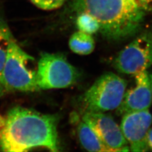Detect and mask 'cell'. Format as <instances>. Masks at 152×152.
<instances>
[{"instance_id": "obj_1", "label": "cell", "mask_w": 152, "mask_h": 152, "mask_svg": "<svg viewBox=\"0 0 152 152\" xmlns=\"http://www.w3.org/2000/svg\"><path fill=\"white\" fill-rule=\"evenodd\" d=\"M58 114H43L32 109L15 107L0 115V151L27 152L44 147L59 151Z\"/></svg>"}, {"instance_id": "obj_2", "label": "cell", "mask_w": 152, "mask_h": 152, "mask_svg": "<svg viewBox=\"0 0 152 152\" xmlns=\"http://www.w3.org/2000/svg\"><path fill=\"white\" fill-rule=\"evenodd\" d=\"M74 4L78 13L85 12L95 18L102 35L114 41L139 32L145 15L135 0H75Z\"/></svg>"}, {"instance_id": "obj_3", "label": "cell", "mask_w": 152, "mask_h": 152, "mask_svg": "<svg viewBox=\"0 0 152 152\" xmlns=\"http://www.w3.org/2000/svg\"><path fill=\"white\" fill-rule=\"evenodd\" d=\"M34 58L28 54L16 43L10 45L1 78L4 93L33 92L39 90L37 84V69Z\"/></svg>"}, {"instance_id": "obj_4", "label": "cell", "mask_w": 152, "mask_h": 152, "mask_svg": "<svg viewBox=\"0 0 152 152\" xmlns=\"http://www.w3.org/2000/svg\"><path fill=\"white\" fill-rule=\"evenodd\" d=\"M126 86L125 80L112 72L102 75L80 98L84 113L116 109L123 99Z\"/></svg>"}, {"instance_id": "obj_5", "label": "cell", "mask_w": 152, "mask_h": 152, "mask_svg": "<svg viewBox=\"0 0 152 152\" xmlns=\"http://www.w3.org/2000/svg\"><path fill=\"white\" fill-rule=\"evenodd\" d=\"M80 73L64 55L42 53L37 68L39 89L49 90L70 87L79 80Z\"/></svg>"}, {"instance_id": "obj_6", "label": "cell", "mask_w": 152, "mask_h": 152, "mask_svg": "<svg viewBox=\"0 0 152 152\" xmlns=\"http://www.w3.org/2000/svg\"><path fill=\"white\" fill-rule=\"evenodd\" d=\"M113 64L120 73L135 75L152 65V32L141 33L115 57Z\"/></svg>"}, {"instance_id": "obj_7", "label": "cell", "mask_w": 152, "mask_h": 152, "mask_svg": "<svg viewBox=\"0 0 152 152\" xmlns=\"http://www.w3.org/2000/svg\"><path fill=\"white\" fill-rule=\"evenodd\" d=\"M82 120L111 152L130 151L120 126L110 115L104 112H86L83 113Z\"/></svg>"}, {"instance_id": "obj_8", "label": "cell", "mask_w": 152, "mask_h": 152, "mask_svg": "<svg viewBox=\"0 0 152 152\" xmlns=\"http://www.w3.org/2000/svg\"><path fill=\"white\" fill-rule=\"evenodd\" d=\"M152 124V115L149 110L123 115L120 127L131 151H149L147 136Z\"/></svg>"}, {"instance_id": "obj_9", "label": "cell", "mask_w": 152, "mask_h": 152, "mask_svg": "<svg viewBox=\"0 0 152 152\" xmlns=\"http://www.w3.org/2000/svg\"><path fill=\"white\" fill-rule=\"evenodd\" d=\"M136 86L126 91L116 113L123 115L127 113L149 110L152 96L149 73L143 71L134 75Z\"/></svg>"}, {"instance_id": "obj_10", "label": "cell", "mask_w": 152, "mask_h": 152, "mask_svg": "<svg viewBox=\"0 0 152 152\" xmlns=\"http://www.w3.org/2000/svg\"><path fill=\"white\" fill-rule=\"evenodd\" d=\"M77 134L82 146L88 151L111 152L98 137L92 129L83 121L78 125Z\"/></svg>"}, {"instance_id": "obj_11", "label": "cell", "mask_w": 152, "mask_h": 152, "mask_svg": "<svg viewBox=\"0 0 152 152\" xmlns=\"http://www.w3.org/2000/svg\"><path fill=\"white\" fill-rule=\"evenodd\" d=\"M69 46L72 52L80 55L92 53L95 48V42L91 34L77 31L72 34L69 40Z\"/></svg>"}, {"instance_id": "obj_12", "label": "cell", "mask_w": 152, "mask_h": 152, "mask_svg": "<svg viewBox=\"0 0 152 152\" xmlns=\"http://www.w3.org/2000/svg\"><path fill=\"white\" fill-rule=\"evenodd\" d=\"M15 40L7 22L0 12V90L5 94L1 86V78L5 63L8 49L12 41Z\"/></svg>"}, {"instance_id": "obj_13", "label": "cell", "mask_w": 152, "mask_h": 152, "mask_svg": "<svg viewBox=\"0 0 152 152\" xmlns=\"http://www.w3.org/2000/svg\"><path fill=\"white\" fill-rule=\"evenodd\" d=\"M76 26L80 31L91 35L100 31V24L98 20L85 12L78 13Z\"/></svg>"}, {"instance_id": "obj_14", "label": "cell", "mask_w": 152, "mask_h": 152, "mask_svg": "<svg viewBox=\"0 0 152 152\" xmlns=\"http://www.w3.org/2000/svg\"><path fill=\"white\" fill-rule=\"evenodd\" d=\"M65 0H31L33 5L45 11H51L59 9L64 4Z\"/></svg>"}, {"instance_id": "obj_15", "label": "cell", "mask_w": 152, "mask_h": 152, "mask_svg": "<svg viewBox=\"0 0 152 152\" xmlns=\"http://www.w3.org/2000/svg\"><path fill=\"white\" fill-rule=\"evenodd\" d=\"M139 7L144 12H152V0H135Z\"/></svg>"}, {"instance_id": "obj_16", "label": "cell", "mask_w": 152, "mask_h": 152, "mask_svg": "<svg viewBox=\"0 0 152 152\" xmlns=\"http://www.w3.org/2000/svg\"><path fill=\"white\" fill-rule=\"evenodd\" d=\"M147 144L149 149L152 151V127L149 128L147 136Z\"/></svg>"}, {"instance_id": "obj_17", "label": "cell", "mask_w": 152, "mask_h": 152, "mask_svg": "<svg viewBox=\"0 0 152 152\" xmlns=\"http://www.w3.org/2000/svg\"><path fill=\"white\" fill-rule=\"evenodd\" d=\"M149 78L150 86H151V90L152 96V73H149Z\"/></svg>"}, {"instance_id": "obj_18", "label": "cell", "mask_w": 152, "mask_h": 152, "mask_svg": "<svg viewBox=\"0 0 152 152\" xmlns=\"http://www.w3.org/2000/svg\"><path fill=\"white\" fill-rule=\"evenodd\" d=\"M2 95H4V93L3 92H2L1 90H0V97Z\"/></svg>"}]
</instances>
